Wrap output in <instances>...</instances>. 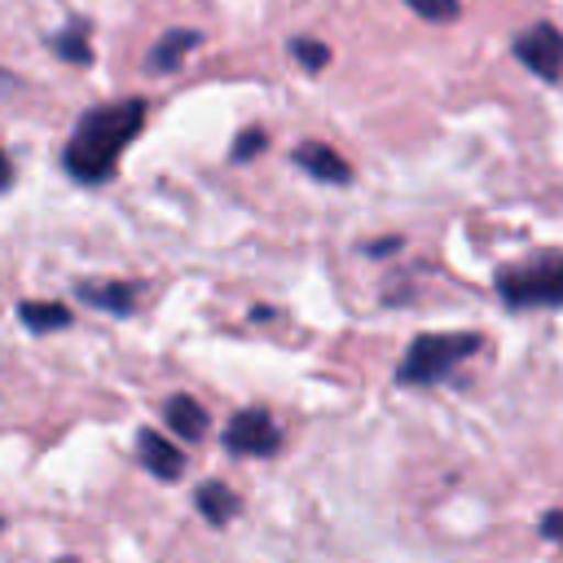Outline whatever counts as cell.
<instances>
[{"mask_svg":"<svg viewBox=\"0 0 563 563\" xmlns=\"http://www.w3.org/2000/svg\"><path fill=\"white\" fill-rule=\"evenodd\" d=\"M145 114H150L145 97H119V101H101V106L84 110L62 150L66 176L75 185H106L114 176L119 158L128 154V145L141 136Z\"/></svg>","mask_w":563,"mask_h":563,"instance_id":"6da1fadb","label":"cell"},{"mask_svg":"<svg viewBox=\"0 0 563 563\" xmlns=\"http://www.w3.org/2000/svg\"><path fill=\"white\" fill-rule=\"evenodd\" d=\"M484 347V339L475 330H431V334H418L400 365H396V383L400 387H431V383H444L457 374V365H466L475 352Z\"/></svg>","mask_w":563,"mask_h":563,"instance_id":"7a4b0ae2","label":"cell"},{"mask_svg":"<svg viewBox=\"0 0 563 563\" xmlns=\"http://www.w3.org/2000/svg\"><path fill=\"white\" fill-rule=\"evenodd\" d=\"M493 290L506 308H563V251H537L528 260L501 264L493 277Z\"/></svg>","mask_w":563,"mask_h":563,"instance_id":"3957f363","label":"cell"},{"mask_svg":"<svg viewBox=\"0 0 563 563\" xmlns=\"http://www.w3.org/2000/svg\"><path fill=\"white\" fill-rule=\"evenodd\" d=\"M224 449L238 453V457H273L282 449V427L268 409L251 405V409H238L229 422H224Z\"/></svg>","mask_w":563,"mask_h":563,"instance_id":"277c9868","label":"cell"},{"mask_svg":"<svg viewBox=\"0 0 563 563\" xmlns=\"http://www.w3.org/2000/svg\"><path fill=\"white\" fill-rule=\"evenodd\" d=\"M510 53L545 84L563 79V31L554 22H532L510 40Z\"/></svg>","mask_w":563,"mask_h":563,"instance_id":"5b68a950","label":"cell"},{"mask_svg":"<svg viewBox=\"0 0 563 563\" xmlns=\"http://www.w3.org/2000/svg\"><path fill=\"white\" fill-rule=\"evenodd\" d=\"M75 295L88 308H101L110 317H132L141 303V282H123V277H84L75 282Z\"/></svg>","mask_w":563,"mask_h":563,"instance_id":"8992f818","label":"cell"},{"mask_svg":"<svg viewBox=\"0 0 563 563\" xmlns=\"http://www.w3.org/2000/svg\"><path fill=\"white\" fill-rule=\"evenodd\" d=\"M290 158H295L299 172H308L321 185H347L352 180V163L334 145H325V141H299Z\"/></svg>","mask_w":563,"mask_h":563,"instance_id":"52a82bcc","label":"cell"},{"mask_svg":"<svg viewBox=\"0 0 563 563\" xmlns=\"http://www.w3.org/2000/svg\"><path fill=\"white\" fill-rule=\"evenodd\" d=\"M136 457H141V466H145L150 475H158L163 484H172V479L185 475V453H180L158 427H141V431H136Z\"/></svg>","mask_w":563,"mask_h":563,"instance_id":"ba28073f","label":"cell"},{"mask_svg":"<svg viewBox=\"0 0 563 563\" xmlns=\"http://www.w3.org/2000/svg\"><path fill=\"white\" fill-rule=\"evenodd\" d=\"M198 44H202V35H198L194 26H172L167 35H158V40L150 44L145 70H150V75H172V70H180V62H185Z\"/></svg>","mask_w":563,"mask_h":563,"instance_id":"9c48e42d","label":"cell"},{"mask_svg":"<svg viewBox=\"0 0 563 563\" xmlns=\"http://www.w3.org/2000/svg\"><path fill=\"white\" fill-rule=\"evenodd\" d=\"M163 422H167L180 440H202L211 418H207V409H202L189 391H176V396H167V400H163Z\"/></svg>","mask_w":563,"mask_h":563,"instance_id":"30bf717a","label":"cell"},{"mask_svg":"<svg viewBox=\"0 0 563 563\" xmlns=\"http://www.w3.org/2000/svg\"><path fill=\"white\" fill-rule=\"evenodd\" d=\"M194 506H198V515L211 523V528H224L238 510H242V497L229 488V484H220V479H207V484H198V493H194Z\"/></svg>","mask_w":563,"mask_h":563,"instance_id":"8fae6325","label":"cell"},{"mask_svg":"<svg viewBox=\"0 0 563 563\" xmlns=\"http://www.w3.org/2000/svg\"><path fill=\"white\" fill-rule=\"evenodd\" d=\"M92 26L84 18H70L57 35H48V48L66 62V66H92Z\"/></svg>","mask_w":563,"mask_h":563,"instance_id":"7c38bea8","label":"cell"},{"mask_svg":"<svg viewBox=\"0 0 563 563\" xmlns=\"http://www.w3.org/2000/svg\"><path fill=\"white\" fill-rule=\"evenodd\" d=\"M18 321H22L26 330H35V334H48V330H66L75 317H70V308L57 303V299H22V303H18Z\"/></svg>","mask_w":563,"mask_h":563,"instance_id":"4fadbf2b","label":"cell"},{"mask_svg":"<svg viewBox=\"0 0 563 563\" xmlns=\"http://www.w3.org/2000/svg\"><path fill=\"white\" fill-rule=\"evenodd\" d=\"M290 57L308 70V75H321L325 66H330V44H321V40H312V35H290Z\"/></svg>","mask_w":563,"mask_h":563,"instance_id":"5bb4252c","label":"cell"},{"mask_svg":"<svg viewBox=\"0 0 563 563\" xmlns=\"http://www.w3.org/2000/svg\"><path fill=\"white\" fill-rule=\"evenodd\" d=\"M264 150H268V132H264V128H246V132H238L229 158H233V163H251V158L264 154Z\"/></svg>","mask_w":563,"mask_h":563,"instance_id":"9a60e30c","label":"cell"},{"mask_svg":"<svg viewBox=\"0 0 563 563\" xmlns=\"http://www.w3.org/2000/svg\"><path fill=\"white\" fill-rule=\"evenodd\" d=\"M405 4L427 22H453L462 13V0H405Z\"/></svg>","mask_w":563,"mask_h":563,"instance_id":"2e32d148","label":"cell"},{"mask_svg":"<svg viewBox=\"0 0 563 563\" xmlns=\"http://www.w3.org/2000/svg\"><path fill=\"white\" fill-rule=\"evenodd\" d=\"M537 528H541L545 541H554V545L563 550V506H559V510H545V515L537 519Z\"/></svg>","mask_w":563,"mask_h":563,"instance_id":"e0dca14e","label":"cell"},{"mask_svg":"<svg viewBox=\"0 0 563 563\" xmlns=\"http://www.w3.org/2000/svg\"><path fill=\"white\" fill-rule=\"evenodd\" d=\"M9 185H13V158H9V150L0 145V194H9Z\"/></svg>","mask_w":563,"mask_h":563,"instance_id":"ac0fdd59","label":"cell"},{"mask_svg":"<svg viewBox=\"0 0 563 563\" xmlns=\"http://www.w3.org/2000/svg\"><path fill=\"white\" fill-rule=\"evenodd\" d=\"M400 246V238H383V242H365V255H391Z\"/></svg>","mask_w":563,"mask_h":563,"instance_id":"d6986e66","label":"cell"},{"mask_svg":"<svg viewBox=\"0 0 563 563\" xmlns=\"http://www.w3.org/2000/svg\"><path fill=\"white\" fill-rule=\"evenodd\" d=\"M0 532H4V515H0Z\"/></svg>","mask_w":563,"mask_h":563,"instance_id":"ffe728a7","label":"cell"}]
</instances>
